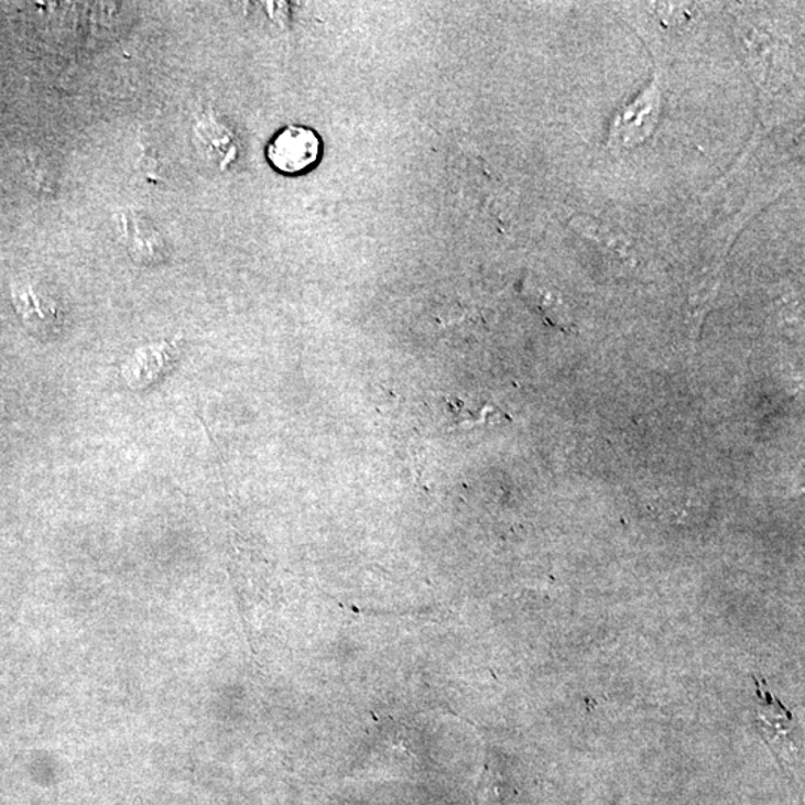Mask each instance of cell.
<instances>
[{
    "label": "cell",
    "instance_id": "6da1fadb",
    "mask_svg": "<svg viewBox=\"0 0 805 805\" xmlns=\"http://www.w3.org/2000/svg\"><path fill=\"white\" fill-rule=\"evenodd\" d=\"M322 151V139L314 130L302 126H289L275 134L265 154L272 166L281 174L298 175L318 163Z\"/></svg>",
    "mask_w": 805,
    "mask_h": 805
},
{
    "label": "cell",
    "instance_id": "7a4b0ae2",
    "mask_svg": "<svg viewBox=\"0 0 805 805\" xmlns=\"http://www.w3.org/2000/svg\"><path fill=\"white\" fill-rule=\"evenodd\" d=\"M660 109V91L656 84L644 91L631 107L619 113L617 124L612 129V139L619 145H635L652 133L656 124Z\"/></svg>",
    "mask_w": 805,
    "mask_h": 805
},
{
    "label": "cell",
    "instance_id": "3957f363",
    "mask_svg": "<svg viewBox=\"0 0 805 805\" xmlns=\"http://www.w3.org/2000/svg\"><path fill=\"white\" fill-rule=\"evenodd\" d=\"M758 695L761 697L760 710V725L762 736L769 741L771 748L777 750L779 753L795 752L794 743H792V716L790 711L782 706V703L773 695L764 689L760 683H758Z\"/></svg>",
    "mask_w": 805,
    "mask_h": 805
},
{
    "label": "cell",
    "instance_id": "277c9868",
    "mask_svg": "<svg viewBox=\"0 0 805 805\" xmlns=\"http://www.w3.org/2000/svg\"><path fill=\"white\" fill-rule=\"evenodd\" d=\"M174 353L166 345L146 347L134 353L123 368L126 382L132 388H145L157 382L167 372Z\"/></svg>",
    "mask_w": 805,
    "mask_h": 805
},
{
    "label": "cell",
    "instance_id": "5b68a950",
    "mask_svg": "<svg viewBox=\"0 0 805 805\" xmlns=\"http://www.w3.org/2000/svg\"><path fill=\"white\" fill-rule=\"evenodd\" d=\"M535 302L542 314L550 316L552 323L563 326L567 319V311L558 296H555L552 291L539 290L535 294Z\"/></svg>",
    "mask_w": 805,
    "mask_h": 805
}]
</instances>
